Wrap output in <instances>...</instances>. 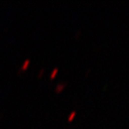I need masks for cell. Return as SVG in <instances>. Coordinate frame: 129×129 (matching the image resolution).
Here are the masks:
<instances>
[{"mask_svg":"<svg viewBox=\"0 0 129 129\" xmlns=\"http://www.w3.org/2000/svg\"><path fill=\"white\" fill-rule=\"evenodd\" d=\"M76 112H75V111H74V112H72L71 114H70V116L68 117V121H69V122H71V121L74 119V117H76Z\"/></svg>","mask_w":129,"mask_h":129,"instance_id":"cell-1","label":"cell"},{"mask_svg":"<svg viewBox=\"0 0 129 129\" xmlns=\"http://www.w3.org/2000/svg\"><path fill=\"white\" fill-rule=\"evenodd\" d=\"M66 86V84H60V85H58L57 86V88H56V91H61Z\"/></svg>","mask_w":129,"mask_h":129,"instance_id":"cell-2","label":"cell"},{"mask_svg":"<svg viewBox=\"0 0 129 129\" xmlns=\"http://www.w3.org/2000/svg\"><path fill=\"white\" fill-rule=\"evenodd\" d=\"M57 71H58V70H57V69H55V70H54V71L52 72V74H51V78H53V77H55V74L57 73Z\"/></svg>","mask_w":129,"mask_h":129,"instance_id":"cell-3","label":"cell"}]
</instances>
